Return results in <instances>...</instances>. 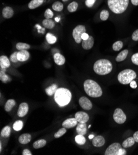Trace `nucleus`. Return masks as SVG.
Wrapping results in <instances>:
<instances>
[{"label": "nucleus", "instance_id": "nucleus-1", "mask_svg": "<svg viewBox=\"0 0 138 155\" xmlns=\"http://www.w3.org/2000/svg\"><path fill=\"white\" fill-rule=\"evenodd\" d=\"M72 95L71 91L65 88H60L56 91L54 95V99L55 102L60 107H63L70 103Z\"/></svg>", "mask_w": 138, "mask_h": 155}, {"label": "nucleus", "instance_id": "nucleus-2", "mask_svg": "<svg viewBox=\"0 0 138 155\" xmlns=\"http://www.w3.org/2000/svg\"><path fill=\"white\" fill-rule=\"evenodd\" d=\"M84 89L87 95L90 97L99 98L102 95L103 92L101 87L93 80H86L84 83Z\"/></svg>", "mask_w": 138, "mask_h": 155}, {"label": "nucleus", "instance_id": "nucleus-3", "mask_svg": "<svg viewBox=\"0 0 138 155\" xmlns=\"http://www.w3.org/2000/svg\"><path fill=\"white\" fill-rule=\"evenodd\" d=\"M113 65L108 60H99L95 62L94 65V72L100 75H105L111 72Z\"/></svg>", "mask_w": 138, "mask_h": 155}, {"label": "nucleus", "instance_id": "nucleus-4", "mask_svg": "<svg viewBox=\"0 0 138 155\" xmlns=\"http://www.w3.org/2000/svg\"><path fill=\"white\" fill-rule=\"evenodd\" d=\"M129 0H108L110 9L115 14H122L128 7Z\"/></svg>", "mask_w": 138, "mask_h": 155}, {"label": "nucleus", "instance_id": "nucleus-5", "mask_svg": "<svg viewBox=\"0 0 138 155\" xmlns=\"http://www.w3.org/2000/svg\"><path fill=\"white\" fill-rule=\"evenodd\" d=\"M136 78V74L132 69H124L118 75V80L123 85L129 84Z\"/></svg>", "mask_w": 138, "mask_h": 155}, {"label": "nucleus", "instance_id": "nucleus-6", "mask_svg": "<svg viewBox=\"0 0 138 155\" xmlns=\"http://www.w3.org/2000/svg\"><path fill=\"white\" fill-rule=\"evenodd\" d=\"M86 27L82 25H79L74 28L73 31V37L77 43H80L82 41V35L86 33Z\"/></svg>", "mask_w": 138, "mask_h": 155}, {"label": "nucleus", "instance_id": "nucleus-7", "mask_svg": "<svg viewBox=\"0 0 138 155\" xmlns=\"http://www.w3.org/2000/svg\"><path fill=\"white\" fill-rule=\"evenodd\" d=\"M114 119L118 124H122L126 120V116L122 110L116 108L114 113Z\"/></svg>", "mask_w": 138, "mask_h": 155}, {"label": "nucleus", "instance_id": "nucleus-8", "mask_svg": "<svg viewBox=\"0 0 138 155\" xmlns=\"http://www.w3.org/2000/svg\"><path fill=\"white\" fill-rule=\"evenodd\" d=\"M122 148V145L118 143H112L106 150L105 155H118L119 151Z\"/></svg>", "mask_w": 138, "mask_h": 155}, {"label": "nucleus", "instance_id": "nucleus-9", "mask_svg": "<svg viewBox=\"0 0 138 155\" xmlns=\"http://www.w3.org/2000/svg\"><path fill=\"white\" fill-rule=\"evenodd\" d=\"M79 103L83 110H90L92 108V104L90 100L85 96H82L79 100Z\"/></svg>", "mask_w": 138, "mask_h": 155}, {"label": "nucleus", "instance_id": "nucleus-10", "mask_svg": "<svg viewBox=\"0 0 138 155\" xmlns=\"http://www.w3.org/2000/svg\"><path fill=\"white\" fill-rule=\"evenodd\" d=\"M75 118L78 121V123H86L89 119V115L86 112L83 111L77 112L75 114Z\"/></svg>", "mask_w": 138, "mask_h": 155}, {"label": "nucleus", "instance_id": "nucleus-11", "mask_svg": "<svg viewBox=\"0 0 138 155\" xmlns=\"http://www.w3.org/2000/svg\"><path fill=\"white\" fill-rule=\"evenodd\" d=\"M29 111V105L26 103H22L19 105L18 110V115L20 118L26 116Z\"/></svg>", "mask_w": 138, "mask_h": 155}, {"label": "nucleus", "instance_id": "nucleus-12", "mask_svg": "<svg viewBox=\"0 0 138 155\" xmlns=\"http://www.w3.org/2000/svg\"><path fill=\"white\" fill-rule=\"evenodd\" d=\"M78 121L76 118H70L65 120L62 124L63 127L66 129H70L76 126L77 124Z\"/></svg>", "mask_w": 138, "mask_h": 155}, {"label": "nucleus", "instance_id": "nucleus-13", "mask_svg": "<svg viewBox=\"0 0 138 155\" xmlns=\"http://www.w3.org/2000/svg\"><path fill=\"white\" fill-rule=\"evenodd\" d=\"M17 57H18V60L19 61H26L29 60V57H30V54H29V53L26 49L20 50V51H19L18 52Z\"/></svg>", "mask_w": 138, "mask_h": 155}, {"label": "nucleus", "instance_id": "nucleus-14", "mask_svg": "<svg viewBox=\"0 0 138 155\" xmlns=\"http://www.w3.org/2000/svg\"><path fill=\"white\" fill-rule=\"evenodd\" d=\"M94 44V40L93 37L89 36L88 39L82 40V47L84 49L88 50L93 47Z\"/></svg>", "mask_w": 138, "mask_h": 155}, {"label": "nucleus", "instance_id": "nucleus-15", "mask_svg": "<svg viewBox=\"0 0 138 155\" xmlns=\"http://www.w3.org/2000/svg\"><path fill=\"white\" fill-rule=\"evenodd\" d=\"M105 143V139L100 135L94 137L92 140V144L95 147H101Z\"/></svg>", "mask_w": 138, "mask_h": 155}, {"label": "nucleus", "instance_id": "nucleus-16", "mask_svg": "<svg viewBox=\"0 0 138 155\" xmlns=\"http://www.w3.org/2000/svg\"><path fill=\"white\" fill-rule=\"evenodd\" d=\"M53 59L55 63L58 66H62L65 63V58L59 53L54 54Z\"/></svg>", "mask_w": 138, "mask_h": 155}, {"label": "nucleus", "instance_id": "nucleus-17", "mask_svg": "<svg viewBox=\"0 0 138 155\" xmlns=\"http://www.w3.org/2000/svg\"><path fill=\"white\" fill-rule=\"evenodd\" d=\"M2 14L3 18L5 19H10L14 15V10L12 8L9 6H6L3 8Z\"/></svg>", "mask_w": 138, "mask_h": 155}, {"label": "nucleus", "instance_id": "nucleus-18", "mask_svg": "<svg viewBox=\"0 0 138 155\" xmlns=\"http://www.w3.org/2000/svg\"><path fill=\"white\" fill-rule=\"evenodd\" d=\"M10 61L6 56H1L0 57V67L2 69H7L10 66Z\"/></svg>", "mask_w": 138, "mask_h": 155}, {"label": "nucleus", "instance_id": "nucleus-19", "mask_svg": "<svg viewBox=\"0 0 138 155\" xmlns=\"http://www.w3.org/2000/svg\"><path fill=\"white\" fill-rule=\"evenodd\" d=\"M32 139V137L29 133H24L19 137V141L20 143L26 145L29 143Z\"/></svg>", "mask_w": 138, "mask_h": 155}, {"label": "nucleus", "instance_id": "nucleus-20", "mask_svg": "<svg viewBox=\"0 0 138 155\" xmlns=\"http://www.w3.org/2000/svg\"><path fill=\"white\" fill-rule=\"evenodd\" d=\"M76 131L78 134L84 135L87 132V125L86 123H79L77 124Z\"/></svg>", "mask_w": 138, "mask_h": 155}, {"label": "nucleus", "instance_id": "nucleus-21", "mask_svg": "<svg viewBox=\"0 0 138 155\" xmlns=\"http://www.w3.org/2000/svg\"><path fill=\"white\" fill-rule=\"evenodd\" d=\"M6 69L1 68V72H0V80L3 83H7L11 81V79L10 76L5 73Z\"/></svg>", "mask_w": 138, "mask_h": 155}, {"label": "nucleus", "instance_id": "nucleus-22", "mask_svg": "<svg viewBox=\"0 0 138 155\" xmlns=\"http://www.w3.org/2000/svg\"><path fill=\"white\" fill-rule=\"evenodd\" d=\"M44 1V0H32L30 3H29L28 7L29 9H35V8L38 7L42 5Z\"/></svg>", "mask_w": 138, "mask_h": 155}, {"label": "nucleus", "instance_id": "nucleus-23", "mask_svg": "<svg viewBox=\"0 0 138 155\" xmlns=\"http://www.w3.org/2000/svg\"><path fill=\"white\" fill-rule=\"evenodd\" d=\"M43 26L47 28L48 29H52L54 28L55 26V24L53 20L51 19H45L43 20L42 22Z\"/></svg>", "mask_w": 138, "mask_h": 155}, {"label": "nucleus", "instance_id": "nucleus-24", "mask_svg": "<svg viewBox=\"0 0 138 155\" xmlns=\"http://www.w3.org/2000/svg\"><path fill=\"white\" fill-rule=\"evenodd\" d=\"M128 54V49H124L122 51H121L118 54V56L116 58V61L117 62H121L124 61L126 59L127 56Z\"/></svg>", "mask_w": 138, "mask_h": 155}, {"label": "nucleus", "instance_id": "nucleus-25", "mask_svg": "<svg viewBox=\"0 0 138 155\" xmlns=\"http://www.w3.org/2000/svg\"><path fill=\"white\" fill-rule=\"evenodd\" d=\"M135 143V139H134L133 137H129L123 142L122 145L123 148H127L131 147V146L134 145Z\"/></svg>", "mask_w": 138, "mask_h": 155}, {"label": "nucleus", "instance_id": "nucleus-26", "mask_svg": "<svg viewBox=\"0 0 138 155\" xmlns=\"http://www.w3.org/2000/svg\"><path fill=\"white\" fill-rule=\"evenodd\" d=\"M58 89V86L56 84H52L45 89L46 93L48 96H52L55 95L56 91Z\"/></svg>", "mask_w": 138, "mask_h": 155}, {"label": "nucleus", "instance_id": "nucleus-27", "mask_svg": "<svg viewBox=\"0 0 138 155\" xmlns=\"http://www.w3.org/2000/svg\"><path fill=\"white\" fill-rule=\"evenodd\" d=\"M15 105H16V102L14 101V99H8L5 104V110L7 112H10L11 111L12 108H13Z\"/></svg>", "mask_w": 138, "mask_h": 155}, {"label": "nucleus", "instance_id": "nucleus-28", "mask_svg": "<svg viewBox=\"0 0 138 155\" xmlns=\"http://www.w3.org/2000/svg\"><path fill=\"white\" fill-rule=\"evenodd\" d=\"M47 144V141L44 139H40L35 141L33 143V147L35 149H39L43 148Z\"/></svg>", "mask_w": 138, "mask_h": 155}, {"label": "nucleus", "instance_id": "nucleus-29", "mask_svg": "<svg viewBox=\"0 0 138 155\" xmlns=\"http://www.w3.org/2000/svg\"><path fill=\"white\" fill-rule=\"evenodd\" d=\"M11 133V128L10 126H5V127H3L2 131L1 132V136L2 137L5 138H7L9 137Z\"/></svg>", "mask_w": 138, "mask_h": 155}, {"label": "nucleus", "instance_id": "nucleus-30", "mask_svg": "<svg viewBox=\"0 0 138 155\" xmlns=\"http://www.w3.org/2000/svg\"><path fill=\"white\" fill-rule=\"evenodd\" d=\"M64 6L63 5V3L60 2V1H56L52 5V8L54 11H61L63 9Z\"/></svg>", "mask_w": 138, "mask_h": 155}, {"label": "nucleus", "instance_id": "nucleus-31", "mask_svg": "<svg viewBox=\"0 0 138 155\" xmlns=\"http://www.w3.org/2000/svg\"><path fill=\"white\" fill-rule=\"evenodd\" d=\"M46 40H47V42L50 44L55 43L57 40L56 37L55 35H53L51 33H47V35H46Z\"/></svg>", "mask_w": 138, "mask_h": 155}, {"label": "nucleus", "instance_id": "nucleus-32", "mask_svg": "<svg viewBox=\"0 0 138 155\" xmlns=\"http://www.w3.org/2000/svg\"><path fill=\"white\" fill-rule=\"evenodd\" d=\"M75 141H76V142L78 145H82L85 144L86 140V138L84 137L83 135L78 134V135L75 137Z\"/></svg>", "mask_w": 138, "mask_h": 155}, {"label": "nucleus", "instance_id": "nucleus-33", "mask_svg": "<svg viewBox=\"0 0 138 155\" xmlns=\"http://www.w3.org/2000/svg\"><path fill=\"white\" fill-rule=\"evenodd\" d=\"M78 7V3L76 1L71 3L68 6V10L70 12H74L76 11Z\"/></svg>", "mask_w": 138, "mask_h": 155}, {"label": "nucleus", "instance_id": "nucleus-34", "mask_svg": "<svg viewBox=\"0 0 138 155\" xmlns=\"http://www.w3.org/2000/svg\"><path fill=\"white\" fill-rule=\"evenodd\" d=\"M123 47V43L122 41H116L115 43H114L113 44L112 48L115 51H118L119 50H120L122 49Z\"/></svg>", "mask_w": 138, "mask_h": 155}, {"label": "nucleus", "instance_id": "nucleus-35", "mask_svg": "<svg viewBox=\"0 0 138 155\" xmlns=\"http://www.w3.org/2000/svg\"><path fill=\"white\" fill-rule=\"evenodd\" d=\"M23 122L22 120H17L13 124V129L16 131H20L23 127Z\"/></svg>", "mask_w": 138, "mask_h": 155}, {"label": "nucleus", "instance_id": "nucleus-36", "mask_svg": "<svg viewBox=\"0 0 138 155\" xmlns=\"http://www.w3.org/2000/svg\"><path fill=\"white\" fill-rule=\"evenodd\" d=\"M31 48L30 45L25 43H18L16 45V48L18 50H24V49H29Z\"/></svg>", "mask_w": 138, "mask_h": 155}, {"label": "nucleus", "instance_id": "nucleus-37", "mask_svg": "<svg viewBox=\"0 0 138 155\" xmlns=\"http://www.w3.org/2000/svg\"><path fill=\"white\" fill-rule=\"evenodd\" d=\"M108 17H109V12H108V11L107 10H103L100 12V19L103 21H105L108 18Z\"/></svg>", "mask_w": 138, "mask_h": 155}, {"label": "nucleus", "instance_id": "nucleus-38", "mask_svg": "<svg viewBox=\"0 0 138 155\" xmlns=\"http://www.w3.org/2000/svg\"><path fill=\"white\" fill-rule=\"evenodd\" d=\"M66 128L63 127V128L60 129L59 131H58L57 132H56L55 133L54 137H55V138H56V139H58V138H60V137H62L63 135H65V134L66 133Z\"/></svg>", "mask_w": 138, "mask_h": 155}, {"label": "nucleus", "instance_id": "nucleus-39", "mask_svg": "<svg viewBox=\"0 0 138 155\" xmlns=\"http://www.w3.org/2000/svg\"><path fill=\"white\" fill-rule=\"evenodd\" d=\"M44 16L45 19H52L53 17V12L50 9H47L45 12Z\"/></svg>", "mask_w": 138, "mask_h": 155}, {"label": "nucleus", "instance_id": "nucleus-40", "mask_svg": "<svg viewBox=\"0 0 138 155\" xmlns=\"http://www.w3.org/2000/svg\"><path fill=\"white\" fill-rule=\"evenodd\" d=\"M17 55H18V52H14L12 53L11 56H10V60L12 62H18L19 61L18 60V57H17Z\"/></svg>", "mask_w": 138, "mask_h": 155}, {"label": "nucleus", "instance_id": "nucleus-41", "mask_svg": "<svg viewBox=\"0 0 138 155\" xmlns=\"http://www.w3.org/2000/svg\"><path fill=\"white\" fill-rule=\"evenodd\" d=\"M131 61L133 64L138 66V53L134 54L131 56Z\"/></svg>", "mask_w": 138, "mask_h": 155}, {"label": "nucleus", "instance_id": "nucleus-42", "mask_svg": "<svg viewBox=\"0 0 138 155\" xmlns=\"http://www.w3.org/2000/svg\"><path fill=\"white\" fill-rule=\"evenodd\" d=\"M96 0H86V5L87 7H92L95 3Z\"/></svg>", "mask_w": 138, "mask_h": 155}, {"label": "nucleus", "instance_id": "nucleus-43", "mask_svg": "<svg viewBox=\"0 0 138 155\" xmlns=\"http://www.w3.org/2000/svg\"><path fill=\"white\" fill-rule=\"evenodd\" d=\"M132 39L134 41H138V29L133 32L132 34Z\"/></svg>", "mask_w": 138, "mask_h": 155}, {"label": "nucleus", "instance_id": "nucleus-44", "mask_svg": "<svg viewBox=\"0 0 138 155\" xmlns=\"http://www.w3.org/2000/svg\"><path fill=\"white\" fill-rule=\"evenodd\" d=\"M22 154L23 155H32V154L30 150H29L28 149H25L24 150H23Z\"/></svg>", "mask_w": 138, "mask_h": 155}, {"label": "nucleus", "instance_id": "nucleus-45", "mask_svg": "<svg viewBox=\"0 0 138 155\" xmlns=\"http://www.w3.org/2000/svg\"><path fill=\"white\" fill-rule=\"evenodd\" d=\"M129 84H130V87L133 88V89H136L137 88V83L135 81H133Z\"/></svg>", "mask_w": 138, "mask_h": 155}, {"label": "nucleus", "instance_id": "nucleus-46", "mask_svg": "<svg viewBox=\"0 0 138 155\" xmlns=\"http://www.w3.org/2000/svg\"><path fill=\"white\" fill-rule=\"evenodd\" d=\"M125 154H126V151L122 148L119 151L118 155H125Z\"/></svg>", "mask_w": 138, "mask_h": 155}, {"label": "nucleus", "instance_id": "nucleus-47", "mask_svg": "<svg viewBox=\"0 0 138 155\" xmlns=\"http://www.w3.org/2000/svg\"><path fill=\"white\" fill-rule=\"evenodd\" d=\"M89 37V35L87 34V33H83V35H82V40H85L88 39Z\"/></svg>", "mask_w": 138, "mask_h": 155}, {"label": "nucleus", "instance_id": "nucleus-48", "mask_svg": "<svg viewBox=\"0 0 138 155\" xmlns=\"http://www.w3.org/2000/svg\"><path fill=\"white\" fill-rule=\"evenodd\" d=\"M133 138L135 139V140L137 143H138V131L136 132L133 134Z\"/></svg>", "mask_w": 138, "mask_h": 155}, {"label": "nucleus", "instance_id": "nucleus-49", "mask_svg": "<svg viewBox=\"0 0 138 155\" xmlns=\"http://www.w3.org/2000/svg\"><path fill=\"white\" fill-rule=\"evenodd\" d=\"M131 1L134 6L138 5V0H131Z\"/></svg>", "mask_w": 138, "mask_h": 155}, {"label": "nucleus", "instance_id": "nucleus-50", "mask_svg": "<svg viewBox=\"0 0 138 155\" xmlns=\"http://www.w3.org/2000/svg\"><path fill=\"white\" fill-rule=\"evenodd\" d=\"M89 138L90 139H93L94 138V135H90L89 137Z\"/></svg>", "mask_w": 138, "mask_h": 155}, {"label": "nucleus", "instance_id": "nucleus-51", "mask_svg": "<svg viewBox=\"0 0 138 155\" xmlns=\"http://www.w3.org/2000/svg\"><path fill=\"white\" fill-rule=\"evenodd\" d=\"M62 1H63L66 2V1H68V0H62Z\"/></svg>", "mask_w": 138, "mask_h": 155}, {"label": "nucleus", "instance_id": "nucleus-52", "mask_svg": "<svg viewBox=\"0 0 138 155\" xmlns=\"http://www.w3.org/2000/svg\"><path fill=\"white\" fill-rule=\"evenodd\" d=\"M90 127H91V125H89V128H90Z\"/></svg>", "mask_w": 138, "mask_h": 155}]
</instances>
